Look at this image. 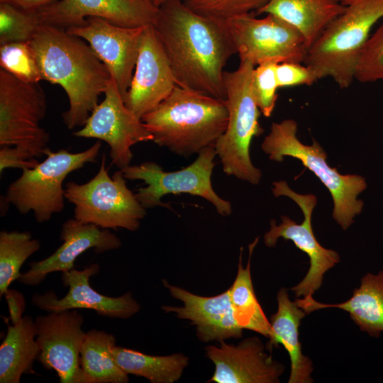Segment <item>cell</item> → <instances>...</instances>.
<instances>
[{
  "label": "cell",
  "mask_w": 383,
  "mask_h": 383,
  "mask_svg": "<svg viewBox=\"0 0 383 383\" xmlns=\"http://www.w3.org/2000/svg\"><path fill=\"white\" fill-rule=\"evenodd\" d=\"M101 147V141L97 140L86 150L76 153L48 148L42 162L22 170L21 175L8 186L6 201L21 214L33 211L38 223L50 221L65 207V178L87 163H96Z\"/></svg>",
  "instance_id": "7"
},
{
  "label": "cell",
  "mask_w": 383,
  "mask_h": 383,
  "mask_svg": "<svg viewBox=\"0 0 383 383\" xmlns=\"http://www.w3.org/2000/svg\"><path fill=\"white\" fill-rule=\"evenodd\" d=\"M216 156L215 147L211 145L203 149L192 164L177 171L165 172L152 161L129 165L121 170L126 179L142 180L147 185L135 193L145 209L158 206L171 209L161 201L162 197L169 194H189L205 199L218 214L228 216L232 213L231 203L219 196L211 184Z\"/></svg>",
  "instance_id": "10"
},
{
  "label": "cell",
  "mask_w": 383,
  "mask_h": 383,
  "mask_svg": "<svg viewBox=\"0 0 383 383\" xmlns=\"http://www.w3.org/2000/svg\"><path fill=\"white\" fill-rule=\"evenodd\" d=\"M46 111L39 83L22 81L1 68L0 147H13L28 160L45 155L50 135L40 122Z\"/></svg>",
  "instance_id": "9"
},
{
  "label": "cell",
  "mask_w": 383,
  "mask_h": 383,
  "mask_svg": "<svg viewBox=\"0 0 383 383\" xmlns=\"http://www.w3.org/2000/svg\"><path fill=\"white\" fill-rule=\"evenodd\" d=\"M6 323L7 333L0 345V383H19L23 374L33 372L40 354L35 320L24 316L16 325Z\"/></svg>",
  "instance_id": "25"
},
{
  "label": "cell",
  "mask_w": 383,
  "mask_h": 383,
  "mask_svg": "<svg viewBox=\"0 0 383 383\" xmlns=\"http://www.w3.org/2000/svg\"><path fill=\"white\" fill-rule=\"evenodd\" d=\"M106 160L104 153L99 171L87 182H67L65 199L74 206V218L82 223L104 229L135 231L147 214L146 209L127 187L121 170L109 176Z\"/></svg>",
  "instance_id": "8"
},
{
  "label": "cell",
  "mask_w": 383,
  "mask_h": 383,
  "mask_svg": "<svg viewBox=\"0 0 383 383\" xmlns=\"http://www.w3.org/2000/svg\"><path fill=\"white\" fill-rule=\"evenodd\" d=\"M28 43L43 79L60 85L67 95L65 125L83 126L111 79L106 67L88 43L65 28L41 24Z\"/></svg>",
  "instance_id": "2"
},
{
  "label": "cell",
  "mask_w": 383,
  "mask_h": 383,
  "mask_svg": "<svg viewBox=\"0 0 383 383\" xmlns=\"http://www.w3.org/2000/svg\"><path fill=\"white\" fill-rule=\"evenodd\" d=\"M159 9L152 26L177 85L226 100L224 67L237 54L226 23L201 16L181 0Z\"/></svg>",
  "instance_id": "1"
},
{
  "label": "cell",
  "mask_w": 383,
  "mask_h": 383,
  "mask_svg": "<svg viewBox=\"0 0 383 383\" xmlns=\"http://www.w3.org/2000/svg\"><path fill=\"white\" fill-rule=\"evenodd\" d=\"M295 303L307 314L314 311L337 308L347 311L362 331L379 337L383 332V271L366 274L353 296L340 304H322L313 296L296 299Z\"/></svg>",
  "instance_id": "23"
},
{
  "label": "cell",
  "mask_w": 383,
  "mask_h": 383,
  "mask_svg": "<svg viewBox=\"0 0 383 383\" xmlns=\"http://www.w3.org/2000/svg\"><path fill=\"white\" fill-rule=\"evenodd\" d=\"M83 323L84 316L77 309L50 312L35 319L38 360L45 369L56 372L60 383H83Z\"/></svg>",
  "instance_id": "14"
},
{
  "label": "cell",
  "mask_w": 383,
  "mask_h": 383,
  "mask_svg": "<svg viewBox=\"0 0 383 383\" xmlns=\"http://www.w3.org/2000/svg\"><path fill=\"white\" fill-rule=\"evenodd\" d=\"M355 79L361 83L383 80V20L369 37L355 70Z\"/></svg>",
  "instance_id": "33"
},
{
  "label": "cell",
  "mask_w": 383,
  "mask_h": 383,
  "mask_svg": "<svg viewBox=\"0 0 383 383\" xmlns=\"http://www.w3.org/2000/svg\"><path fill=\"white\" fill-rule=\"evenodd\" d=\"M277 311L270 318L272 334L267 349L282 344L289 354L291 372L289 383H311L313 370L311 360L302 353L299 338V327L306 313L289 299L285 288L279 290L277 295Z\"/></svg>",
  "instance_id": "22"
},
{
  "label": "cell",
  "mask_w": 383,
  "mask_h": 383,
  "mask_svg": "<svg viewBox=\"0 0 383 383\" xmlns=\"http://www.w3.org/2000/svg\"><path fill=\"white\" fill-rule=\"evenodd\" d=\"M151 1L155 6H157V8H160L163 4H165V3H167V1L170 0H151Z\"/></svg>",
  "instance_id": "39"
},
{
  "label": "cell",
  "mask_w": 383,
  "mask_h": 383,
  "mask_svg": "<svg viewBox=\"0 0 383 383\" xmlns=\"http://www.w3.org/2000/svg\"><path fill=\"white\" fill-rule=\"evenodd\" d=\"M177 85L152 24L145 27L126 106L140 119L155 109Z\"/></svg>",
  "instance_id": "16"
},
{
  "label": "cell",
  "mask_w": 383,
  "mask_h": 383,
  "mask_svg": "<svg viewBox=\"0 0 383 383\" xmlns=\"http://www.w3.org/2000/svg\"><path fill=\"white\" fill-rule=\"evenodd\" d=\"M255 13L226 22L240 61L255 66L273 62H304L307 48L302 35L272 14L257 18Z\"/></svg>",
  "instance_id": "11"
},
{
  "label": "cell",
  "mask_w": 383,
  "mask_h": 383,
  "mask_svg": "<svg viewBox=\"0 0 383 383\" xmlns=\"http://www.w3.org/2000/svg\"><path fill=\"white\" fill-rule=\"evenodd\" d=\"M0 67L16 78L31 83L43 80L28 41L0 45Z\"/></svg>",
  "instance_id": "31"
},
{
  "label": "cell",
  "mask_w": 383,
  "mask_h": 383,
  "mask_svg": "<svg viewBox=\"0 0 383 383\" xmlns=\"http://www.w3.org/2000/svg\"><path fill=\"white\" fill-rule=\"evenodd\" d=\"M9 308V320L13 325L18 323L23 318L26 309V299L23 294L16 289H8L4 294Z\"/></svg>",
  "instance_id": "37"
},
{
  "label": "cell",
  "mask_w": 383,
  "mask_h": 383,
  "mask_svg": "<svg viewBox=\"0 0 383 383\" xmlns=\"http://www.w3.org/2000/svg\"><path fill=\"white\" fill-rule=\"evenodd\" d=\"M341 0H269L257 14H272L294 27L307 50L345 10Z\"/></svg>",
  "instance_id": "24"
},
{
  "label": "cell",
  "mask_w": 383,
  "mask_h": 383,
  "mask_svg": "<svg viewBox=\"0 0 383 383\" xmlns=\"http://www.w3.org/2000/svg\"><path fill=\"white\" fill-rule=\"evenodd\" d=\"M258 240L256 238L249 245V259L245 267L242 264L243 248H240L237 274L228 291L238 324L243 330H250L269 338L271 325L256 297L250 273V258Z\"/></svg>",
  "instance_id": "27"
},
{
  "label": "cell",
  "mask_w": 383,
  "mask_h": 383,
  "mask_svg": "<svg viewBox=\"0 0 383 383\" xmlns=\"http://www.w3.org/2000/svg\"><path fill=\"white\" fill-rule=\"evenodd\" d=\"M38 163L37 160H26L15 148L4 146L0 149V173L8 168L34 167Z\"/></svg>",
  "instance_id": "36"
},
{
  "label": "cell",
  "mask_w": 383,
  "mask_h": 383,
  "mask_svg": "<svg viewBox=\"0 0 383 383\" xmlns=\"http://www.w3.org/2000/svg\"><path fill=\"white\" fill-rule=\"evenodd\" d=\"M142 121L153 142L187 157L215 145L228 121L226 100L176 85Z\"/></svg>",
  "instance_id": "3"
},
{
  "label": "cell",
  "mask_w": 383,
  "mask_h": 383,
  "mask_svg": "<svg viewBox=\"0 0 383 383\" xmlns=\"http://www.w3.org/2000/svg\"><path fill=\"white\" fill-rule=\"evenodd\" d=\"M116 338L104 331L86 333L80 352L83 383H127L126 374L116 362L112 349Z\"/></svg>",
  "instance_id": "26"
},
{
  "label": "cell",
  "mask_w": 383,
  "mask_h": 383,
  "mask_svg": "<svg viewBox=\"0 0 383 383\" xmlns=\"http://www.w3.org/2000/svg\"><path fill=\"white\" fill-rule=\"evenodd\" d=\"M276 63L267 62L255 67L252 86L257 106L264 116H272L278 98Z\"/></svg>",
  "instance_id": "34"
},
{
  "label": "cell",
  "mask_w": 383,
  "mask_h": 383,
  "mask_svg": "<svg viewBox=\"0 0 383 383\" xmlns=\"http://www.w3.org/2000/svg\"><path fill=\"white\" fill-rule=\"evenodd\" d=\"M61 0H0V3L11 4L19 9L35 11Z\"/></svg>",
  "instance_id": "38"
},
{
  "label": "cell",
  "mask_w": 383,
  "mask_h": 383,
  "mask_svg": "<svg viewBox=\"0 0 383 383\" xmlns=\"http://www.w3.org/2000/svg\"><path fill=\"white\" fill-rule=\"evenodd\" d=\"M40 248L39 240L28 231L0 232V296L18 280L23 264Z\"/></svg>",
  "instance_id": "29"
},
{
  "label": "cell",
  "mask_w": 383,
  "mask_h": 383,
  "mask_svg": "<svg viewBox=\"0 0 383 383\" xmlns=\"http://www.w3.org/2000/svg\"><path fill=\"white\" fill-rule=\"evenodd\" d=\"M160 9L151 0H61L35 11L42 24L65 28L98 17L124 27L153 24Z\"/></svg>",
  "instance_id": "17"
},
{
  "label": "cell",
  "mask_w": 383,
  "mask_h": 383,
  "mask_svg": "<svg viewBox=\"0 0 383 383\" xmlns=\"http://www.w3.org/2000/svg\"><path fill=\"white\" fill-rule=\"evenodd\" d=\"M272 193L275 197L286 196L294 200L301 209L304 219L300 224L287 216H282V223L276 224L270 221V229L264 235V243L274 247L279 238L291 240L295 246L309 257V269L304 279L292 291L297 297L313 296L319 289L325 273L340 262V256L333 250L321 246L316 240L311 225L313 211L317 204L313 194H300L294 192L287 182L281 180L272 183Z\"/></svg>",
  "instance_id": "12"
},
{
  "label": "cell",
  "mask_w": 383,
  "mask_h": 383,
  "mask_svg": "<svg viewBox=\"0 0 383 383\" xmlns=\"http://www.w3.org/2000/svg\"><path fill=\"white\" fill-rule=\"evenodd\" d=\"M60 239L63 242L52 255L29 263V269L21 274L19 282L26 286L38 285L52 272L72 270L76 259L89 249L100 254L122 245L120 238L109 229L84 223L74 218L62 224Z\"/></svg>",
  "instance_id": "20"
},
{
  "label": "cell",
  "mask_w": 383,
  "mask_h": 383,
  "mask_svg": "<svg viewBox=\"0 0 383 383\" xmlns=\"http://www.w3.org/2000/svg\"><path fill=\"white\" fill-rule=\"evenodd\" d=\"M99 270V265L94 263L82 270L73 268L62 272L63 285L69 288L67 294L61 299H58L53 290L35 294L32 297L33 304L48 313L87 309L111 318L126 319L137 313L140 306L131 292L111 297L97 292L91 287L90 277L98 274Z\"/></svg>",
  "instance_id": "18"
},
{
  "label": "cell",
  "mask_w": 383,
  "mask_h": 383,
  "mask_svg": "<svg viewBox=\"0 0 383 383\" xmlns=\"http://www.w3.org/2000/svg\"><path fill=\"white\" fill-rule=\"evenodd\" d=\"M41 24L36 11L0 3V45L28 41Z\"/></svg>",
  "instance_id": "30"
},
{
  "label": "cell",
  "mask_w": 383,
  "mask_h": 383,
  "mask_svg": "<svg viewBox=\"0 0 383 383\" xmlns=\"http://www.w3.org/2000/svg\"><path fill=\"white\" fill-rule=\"evenodd\" d=\"M205 350L215 365L209 382L277 383L284 371V365L265 352L264 345L256 336L236 345L221 341L219 345H209Z\"/></svg>",
  "instance_id": "19"
},
{
  "label": "cell",
  "mask_w": 383,
  "mask_h": 383,
  "mask_svg": "<svg viewBox=\"0 0 383 383\" xmlns=\"http://www.w3.org/2000/svg\"><path fill=\"white\" fill-rule=\"evenodd\" d=\"M255 67L248 61H240L235 70L225 71L228 121L214 147L226 175L256 185L261 179L262 172L251 161L250 147L252 138L260 135L264 130L259 122L261 111L252 86Z\"/></svg>",
  "instance_id": "5"
},
{
  "label": "cell",
  "mask_w": 383,
  "mask_h": 383,
  "mask_svg": "<svg viewBox=\"0 0 383 383\" xmlns=\"http://www.w3.org/2000/svg\"><path fill=\"white\" fill-rule=\"evenodd\" d=\"M276 76L279 88L310 86L318 80L313 71L301 62H285L277 64Z\"/></svg>",
  "instance_id": "35"
},
{
  "label": "cell",
  "mask_w": 383,
  "mask_h": 383,
  "mask_svg": "<svg viewBox=\"0 0 383 383\" xmlns=\"http://www.w3.org/2000/svg\"><path fill=\"white\" fill-rule=\"evenodd\" d=\"M145 26L124 27L104 18L88 17L83 24L66 30L87 42L106 67L124 100L131 86Z\"/></svg>",
  "instance_id": "15"
},
{
  "label": "cell",
  "mask_w": 383,
  "mask_h": 383,
  "mask_svg": "<svg viewBox=\"0 0 383 383\" xmlns=\"http://www.w3.org/2000/svg\"><path fill=\"white\" fill-rule=\"evenodd\" d=\"M162 281L172 296L183 303L182 306H163L162 309L189 320L195 326L201 341L221 342L242 337L243 329L234 318L228 289L216 296H201L172 285L165 279Z\"/></svg>",
  "instance_id": "21"
},
{
  "label": "cell",
  "mask_w": 383,
  "mask_h": 383,
  "mask_svg": "<svg viewBox=\"0 0 383 383\" xmlns=\"http://www.w3.org/2000/svg\"><path fill=\"white\" fill-rule=\"evenodd\" d=\"M104 100L92 110L76 137L95 138L106 142L110 148L111 162L122 170L133 159L131 147L153 140L142 120L125 104L114 80L111 77Z\"/></svg>",
  "instance_id": "13"
},
{
  "label": "cell",
  "mask_w": 383,
  "mask_h": 383,
  "mask_svg": "<svg viewBox=\"0 0 383 383\" xmlns=\"http://www.w3.org/2000/svg\"><path fill=\"white\" fill-rule=\"evenodd\" d=\"M344 11L309 48L304 63L318 80L331 78L340 89L355 79V70L372 27L383 18V0H341Z\"/></svg>",
  "instance_id": "4"
},
{
  "label": "cell",
  "mask_w": 383,
  "mask_h": 383,
  "mask_svg": "<svg viewBox=\"0 0 383 383\" xmlns=\"http://www.w3.org/2000/svg\"><path fill=\"white\" fill-rule=\"evenodd\" d=\"M297 123L293 119L273 122L270 131L261 145L271 160L282 162L285 156L299 160L330 192L333 201V218L346 230L360 213L363 201L357 196L367 187L364 177L357 174H341L326 162L327 154L318 142L303 144L296 136Z\"/></svg>",
  "instance_id": "6"
},
{
  "label": "cell",
  "mask_w": 383,
  "mask_h": 383,
  "mask_svg": "<svg viewBox=\"0 0 383 383\" xmlns=\"http://www.w3.org/2000/svg\"><path fill=\"white\" fill-rule=\"evenodd\" d=\"M113 357L128 374L145 377L151 383H173L182 376L189 358L182 353L165 356L150 355L115 345Z\"/></svg>",
  "instance_id": "28"
},
{
  "label": "cell",
  "mask_w": 383,
  "mask_h": 383,
  "mask_svg": "<svg viewBox=\"0 0 383 383\" xmlns=\"http://www.w3.org/2000/svg\"><path fill=\"white\" fill-rule=\"evenodd\" d=\"M192 11L204 17L226 23L235 17L255 13L269 0H181Z\"/></svg>",
  "instance_id": "32"
}]
</instances>
